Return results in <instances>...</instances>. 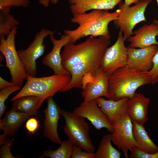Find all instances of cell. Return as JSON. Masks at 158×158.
I'll return each instance as SVG.
<instances>
[{
  "label": "cell",
  "mask_w": 158,
  "mask_h": 158,
  "mask_svg": "<svg viewBox=\"0 0 158 158\" xmlns=\"http://www.w3.org/2000/svg\"><path fill=\"white\" fill-rule=\"evenodd\" d=\"M111 42L110 39L103 36H90L80 43L75 44L69 42L65 45L61 53V64L71 74V78L68 85L60 92L81 88L83 77L89 73L95 74Z\"/></svg>",
  "instance_id": "6da1fadb"
},
{
  "label": "cell",
  "mask_w": 158,
  "mask_h": 158,
  "mask_svg": "<svg viewBox=\"0 0 158 158\" xmlns=\"http://www.w3.org/2000/svg\"><path fill=\"white\" fill-rule=\"evenodd\" d=\"M118 9L112 12L108 10H94L89 13L73 15L71 22L78 25L74 30H65L63 33L71 38L70 42L75 43L81 38L88 36H103L110 39L108 25L118 18Z\"/></svg>",
  "instance_id": "7a4b0ae2"
},
{
  "label": "cell",
  "mask_w": 158,
  "mask_h": 158,
  "mask_svg": "<svg viewBox=\"0 0 158 158\" xmlns=\"http://www.w3.org/2000/svg\"><path fill=\"white\" fill-rule=\"evenodd\" d=\"M150 84V78L147 73L127 65L109 75V99L117 101L125 97L131 98L139 87Z\"/></svg>",
  "instance_id": "3957f363"
},
{
  "label": "cell",
  "mask_w": 158,
  "mask_h": 158,
  "mask_svg": "<svg viewBox=\"0 0 158 158\" xmlns=\"http://www.w3.org/2000/svg\"><path fill=\"white\" fill-rule=\"evenodd\" d=\"M71 78V74H54L51 76L39 78L27 75L25 85L11 101H13L22 97L32 95L39 97L44 101L65 87Z\"/></svg>",
  "instance_id": "277c9868"
},
{
  "label": "cell",
  "mask_w": 158,
  "mask_h": 158,
  "mask_svg": "<svg viewBox=\"0 0 158 158\" xmlns=\"http://www.w3.org/2000/svg\"><path fill=\"white\" fill-rule=\"evenodd\" d=\"M61 116L64 119V131L73 145L85 151L94 153L95 147L89 135V126L85 118L73 112L61 109Z\"/></svg>",
  "instance_id": "5b68a950"
},
{
  "label": "cell",
  "mask_w": 158,
  "mask_h": 158,
  "mask_svg": "<svg viewBox=\"0 0 158 158\" xmlns=\"http://www.w3.org/2000/svg\"><path fill=\"white\" fill-rule=\"evenodd\" d=\"M152 0H140L132 6L126 5L122 2L118 4L119 13L117 19L113 21L115 27L122 32L125 40L133 34L135 26L146 20L145 13Z\"/></svg>",
  "instance_id": "8992f818"
},
{
  "label": "cell",
  "mask_w": 158,
  "mask_h": 158,
  "mask_svg": "<svg viewBox=\"0 0 158 158\" xmlns=\"http://www.w3.org/2000/svg\"><path fill=\"white\" fill-rule=\"evenodd\" d=\"M18 29L14 28L7 36L0 35V51L4 56L6 66L9 70L11 81L20 87L27 75L18 56L15 47V38Z\"/></svg>",
  "instance_id": "52a82bcc"
},
{
  "label": "cell",
  "mask_w": 158,
  "mask_h": 158,
  "mask_svg": "<svg viewBox=\"0 0 158 158\" xmlns=\"http://www.w3.org/2000/svg\"><path fill=\"white\" fill-rule=\"evenodd\" d=\"M55 32L49 29H42L36 34L33 40L26 49L17 51L19 57L27 75L35 76L37 73L36 60L44 52V40Z\"/></svg>",
  "instance_id": "ba28073f"
},
{
  "label": "cell",
  "mask_w": 158,
  "mask_h": 158,
  "mask_svg": "<svg viewBox=\"0 0 158 158\" xmlns=\"http://www.w3.org/2000/svg\"><path fill=\"white\" fill-rule=\"evenodd\" d=\"M126 113L112 123L114 130L111 133V141L123 152L124 157H128V151L130 152L138 145L133 135V123Z\"/></svg>",
  "instance_id": "9c48e42d"
},
{
  "label": "cell",
  "mask_w": 158,
  "mask_h": 158,
  "mask_svg": "<svg viewBox=\"0 0 158 158\" xmlns=\"http://www.w3.org/2000/svg\"><path fill=\"white\" fill-rule=\"evenodd\" d=\"M109 75L99 67L95 75L85 74L81 80V95L84 101H89L101 97L110 98L108 90Z\"/></svg>",
  "instance_id": "30bf717a"
},
{
  "label": "cell",
  "mask_w": 158,
  "mask_h": 158,
  "mask_svg": "<svg viewBox=\"0 0 158 158\" xmlns=\"http://www.w3.org/2000/svg\"><path fill=\"white\" fill-rule=\"evenodd\" d=\"M125 40L120 30L116 42L107 48L102 58L100 67L108 75L127 65L128 48L125 44Z\"/></svg>",
  "instance_id": "8fae6325"
},
{
  "label": "cell",
  "mask_w": 158,
  "mask_h": 158,
  "mask_svg": "<svg viewBox=\"0 0 158 158\" xmlns=\"http://www.w3.org/2000/svg\"><path fill=\"white\" fill-rule=\"evenodd\" d=\"M99 107L96 99L89 101H83L73 112L87 118L97 130L105 128L111 133L114 130L112 124Z\"/></svg>",
  "instance_id": "7c38bea8"
},
{
  "label": "cell",
  "mask_w": 158,
  "mask_h": 158,
  "mask_svg": "<svg viewBox=\"0 0 158 158\" xmlns=\"http://www.w3.org/2000/svg\"><path fill=\"white\" fill-rule=\"evenodd\" d=\"M47 99V107L44 111L43 135L52 142L60 145L62 141L58 135L57 129L61 109L54 100L53 96Z\"/></svg>",
  "instance_id": "4fadbf2b"
},
{
  "label": "cell",
  "mask_w": 158,
  "mask_h": 158,
  "mask_svg": "<svg viewBox=\"0 0 158 158\" xmlns=\"http://www.w3.org/2000/svg\"><path fill=\"white\" fill-rule=\"evenodd\" d=\"M127 48V65L142 72L148 71L152 68L153 58L158 50V45H153L143 48L129 46Z\"/></svg>",
  "instance_id": "5bb4252c"
},
{
  "label": "cell",
  "mask_w": 158,
  "mask_h": 158,
  "mask_svg": "<svg viewBox=\"0 0 158 158\" xmlns=\"http://www.w3.org/2000/svg\"><path fill=\"white\" fill-rule=\"evenodd\" d=\"M54 34H52L49 36L53 44L52 50L43 58L42 63L44 65L51 68L56 75L70 74L62 67L61 51L63 47L70 42V36L64 34L59 40L54 37Z\"/></svg>",
  "instance_id": "9a60e30c"
},
{
  "label": "cell",
  "mask_w": 158,
  "mask_h": 158,
  "mask_svg": "<svg viewBox=\"0 0 158 158\" xmlns=\"http://www.w3.org/2000/svg\"><path fill=\"white\" fill-rule=\"evenodd\" d=\"M133 34L127 40L130 47L143 48L153 45H158L156 39L158 35V26L153 23L144 24L135 30Z\"/></svg>",
  "instance_id": "2e32d148"
},
{
  "label": "cell",
  "mask_w": 158,
  "mask_h": 158,
  "mask_svg": "<svg viewBox=\"0 0 158 158\" xmlns=\"http://www.w3.org/2000/svg\"><path fill=\"white\" fill-rule=\"evenodd\" d=\"M150 101V98L137 93L129 98L126 113L132 122L143 125L147 121L148 108Z\"/></svg>",
  "instance_id": "e0dca14e"
},
{
  "label": "cell",
  "mask_w": 158,
  "mask_h": 158,
  "mask_svg": "<svg viewBox=\"0 0 158 158\" xmlns=\"http://www.w3.org/2000/svg\"><path fill=\"white\" fill-rule=\"evenodd\" d=\"M73 15L86 13L90 10H109L114 9L122 0H68Z\"/></svg>",
  "instance_id": "ac0fdd59"
},
{
  "label": "cell",
  "mask_w": 158,
  "mask_h": 158,
  "mask_svg": "<svg viewBox=\"0 0 158 158\" xmlns=\"http://www.w3.org/2000/svg\"><path fill=\"white\" fill-rule=\"evenodd\" d=\"M129 98L124 97L117 101L107 100L102 97L96 99L99 106L112 123L120 118L126 113Z\"/></svg>",
  "instance_id": "d6986e66"
},
{
  "label": "cell",
  "mask_w": 158,
  "mask_h": 158,
  "mask_svg": "<svg viewBox=\"0 0 158 158\" xmlns=\"http://www.w3.org/2000/svg\"><path fill=\"white\" fill-rule=\"evenodd\" d=\"M31 116L11 109L7 111L4 118L0 119V129L6 137L14 136L18 129Z\"/></svg>",
  "instance_id": "ffe728a7"
},
{
  "label": "cell",
  "mask_w": 158,
  "mask_h": 158,
  "mask_svg": "<svg viewBox=\"0 0 158 158\" xmlns=\"http://www.w3.org/2000/svg\"><path fill=\"white\" fill-rule=\"evenodd\" d=\"M132 123L133 135L138 145L137 148L149 154L157 152L158 146L150 138L143 125L135 122Z\"/></svg>",
  "instance_id": "44dd1931"
},
{
  "label": "cell",
  "mask_w": 158,
  "mask_h": 158,
  "mask_svg": "<svg viewBox=\"0 0 158 158\" xmlns=\"http://www.w3.org/2000/svg\"><path fill=\"white\" fill-rule=\"evenodd\" d=\"M13 102L11 109L32 116L37 115L38 109L44 101L39 97L30 95L22 97Z\"/></svg>",
  "instance_id": "7402d4cb"
},
{
  "label": "cell",
  "mask_w": 158,
  "mask_h": 158,
  "mask_svg": "<svg viewBox=\"0 0 158 158\" xmlns=\"http://www.w3.org/2000/svg\"><path fill=\"white\" fill-rule=\"evenodd\" d=\"M111 135H104L95 153V158H120V152L114 147L111 143Z\"/></svg>",
  "instance_id": "603a6c76"
},
{
  "label": "cell",
  "mask_w": 158,
  "mask_h": 158,
  "mask_svg": "<svg viewBox=\"0 0 158 158\" xmlns=\"http://www.w3.org/2000/svg\"><path fill=\"white\" fill-rule=\"evenodd\" d=\"M73 144L68 139L62 141L60 146L55 150H48L44 151L40 158L49 157L50 158H71Z\"/></svg>",
  "instance_id": "cb8c5ba5"
},
{
  "label": "cell",
  "mask_w": 158,
  "mask_h": 158,
  "mask_svg": "<svg viewBox=\"0 0 158 158\" xmlns=\"http://www.w3.org/2000/svg\"><path fill=\"white\" fill-rule=\"evenodd\" d=\"M19 22L15 19L10 12L0 13V35L7 36L14 28L18 29L17 26Z\"/></svg>",
  "instance_id": "d4e9b609"
},
{
  "label": "cell",
  "mask_w": 158,
  "mask_h": 158,
  "mask_svg": "<svg viewBox=\"0 0 158 158\" xmlns=\"http://www.w3.org/2000/svg\"><path fill=\"white\" fill-rule=\"evenodd\" d=\"M21 87L17 85L10 86L0 90V119L6 110L7 107L5 102L8 97L15 91L19 90Z\"/></svg>",
  "instance_id": "484cf974"
},
{
  "label": "cell",
  "mask_w": 158,
  "mask_h": 158,
  "mask_svg": "<svg viewBox=\"0 0 158 158\" xmlns=\"http://www.w3.org/2000/svg\"><path fill=\"white\" fill-rule=\"evenodd\" d=\"M30 0H0V11L3 12H10L12 6L28 7Z\"/></svg>",
  "instance_id": "4316f807"
},
{
  "label": "cell",
  "mask_w": 158,
  "mask_h": 158,
  "mask_svg": "<svg viewBox=\"0 0 158 158\" xmlns=\"http://www.w3.org/2000/svg\"><path fill=\"white\" fill-rule=\"evenodd\" d=\"M153 67L149 71L144 72L147 73L151 79V84L154 85L158 82V50L154 55L153 59Z\"/></svg>",
  "instance_id": "83f0119b"
},
{
  "label": "cell",
  "mask_w": 158,
  "mask_h": 158,
  "mask_svg": "<svg viewBox=\"0 0 158 158\" xmlns=\"http://www.w3.org/2000/svg\"><path fill=\"white\" fill-rule=\"evenodd\" d=\"M13 139H6L0 149L1 158H15L11 151V148L13 145Z\"/></svg>",
  "instance_id": "f1b7e54d"
},
{
  "label": "cell",
  "mask_w": 158,
  "mask_h": 158,
  "mask_svg": "<svg viewBox=\"0 0 158 158\" xmlns=\"http://www.w3.org/2000/svg\"><path fill=\"white\" fill-rule=\"evenodd\" d=\"M80 147L73 145L72 154V158H95V153L83 151Z\"/></svg>",
  "instance_id": "f546056e"
},
{
  "label": "cell",
  "mask_w": 158,
  "mask_h": 158,
  "mask_svg": "<svg viewBox=\"0 0 158 158\" xmlns=\"http://www.w3.org/2000/svg\"><path fill=\"white\" fill-rule=\"evenodd\" d=\"M130 152V157L131 158H158V151L154 153L149 154L135 147Z\"/></svg>",
  "instance_id": "4dcf8cb0"
},
{
  "label": "cell",
  "mask_w": 158,
  "mask_h": 158,
  "mask_svg": "<svg viewBox=\"0 0 158 158\" xmlns=\"http://www.w3.org/2000/svg\"><path fill=\"white\" fill-rule=\"evenodd\" d=\"M39 126V122L38 120L33 117L28 118L25 124L26 129L28 132L31 134H34Z\"/></svg>",
  "instance_id": "1f68e13d"
},
{
  "label": "cell",
  "mask_w": 158,
  "mask_h": 158,
  "mask_svg": "<svg viewBox=\"0 0 158 158\" xmlns=\"http://www.w3.org/2000/svg\"><path fill=\"white\" fill-rule=\"evenodd\" d=\"M16 85L14 83L11 82H9L7 81L1 77H0V90L6 87L14 85Z\"/></svg>",
  "instance_id": "d6a6232c"
},
{
  "label": "cell",
  "mask_w": 158,
  "mask_h": 158,
  "mask_svg": "<svg viewBox=\"0 0 158 158\" xmlns=\"http://www.w3.org/2000/svg\"><path fill=\"white\" fill-rule=\"evenodd\" d=\"M59 2V0H38L39 3L44 7L47 8L49 5L50 3L56 4Z\"/></svg>",
  "instance_id": "836d02e7"
},
{
  "label": "cell",
  "mask_w": 158,
  "mask_h": 158,
  "mask_svg": "<svg viewBox=\"0 0 158 158\" xmlns=\"http://www.w3.org/2000/svg\"><path fill=\"white\" fill-rule=\"evenodd\" d=\"M140 0H125L124 3L128 6H130V5L133 4H136L138 3Z\"/></svg>",
  "instance_id": "e575fe53"
},
{
  "label": "cell",
  "mask_w": 158,
  "mask_h": 158,
  "mask_svg": "<svg viewBox=\"0 0 158 158\" xmlns=\"http://www.w3.org/2000/svg\"><path fill=\"white\" fill-rule=\"evenodd\" d=\"M153 23H155L158 26V20L154 19L153 20ZM157 37H158V35L157 36Z\"/></svg>",
  "instance_id": "d590c367"
},
{
  "label": "cell",
  "mask_w": 158,
  "mask_h": 158,
  "mask_svg": "<svg viewBox=\"0 0 158 158\" xmlns=\"http://www.w3.org/2000/svg\"><path fill=\"white\" fill-rule=\"evenodd\" d=\"M157 2V4H158V0H156Z\"/></svg>",
  "instance_id": "8d00e7d4"
},
{
  "label": "cell",
  "mask_w": 158,
  "mask_h": 158,
  "mask_svg": "<svg viewBox=\"0 0 158 158\" xmlns=\"http://www.w3.org/2000/svg\"><path fill=\"white\" fill-rule=\"evenodd\" d=\"M157 91L158 92V86H157Z\"/></svg>",
  "instance_id": "74e56055"
}]
</instances>
